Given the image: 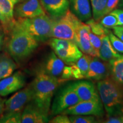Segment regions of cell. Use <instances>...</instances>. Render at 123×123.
<instances>
[{
  "label": "cell",
  "instance_id": "cell-1",
  "mask_svg": "<svg viewBox=\"0 0 123 123\" xmlns=\"http://www.w3.org/2000/svg\"><path fill=\"white\" fill-rule=\"evenodd\" d=\"M8 34L7 51L17 62L26 59L37 49L38 41L17 24L15 20Z\"/></svg>",
  "mask_w": 123,
  "mask_h": 123
},
{
  "label": "cell",
  "instance_id": "cell-2",
  "mask_svg": "<svg viewBox=\"0 0 123 123\" xmlns=\"http://www.w3.org/2000/svg\"><path fill=\"white\" fill-rule=\"evenodd\" d=\"M59 84L58 78L37 71L36 76L30 85L33 91L31 101L47 115L52 98Z\"/></svg>",
  "mask_w": 123,
  "mask_h": 123
},
{
  "label": "cell",
  "instance_id": "cell-3",
  "mask_svg": "<svg viewBox=\"0 0 123 123\" xmlns=\"http://www.w3.org/2000/svg\"><path fill=\"white\" fill-rule=\"evenodd\" d=\"M97 89L108 116L123 113V86L110 76L98 81Z\"/></svg>",
  "mask_w": 123,
  "mask_h": 123
},
{
  "label": "cell",
  "instance_id": "cell-4",
  "mask_svg": "<svg viewBox=\"0 0 123 123\" xmlns=\"http://www.w3.org/2000/svg\"><path fill=\"white\" fill-rule=\"evenodd\" d=\"M15 22L38 42H46L52 37L53 20L46 14L17 18Z\"/></svg>",
  "mask_w": 123,
  "mask_h": 123
},
{
  "label": "cell",
  "instance_id": "cell-5",
  "mask_svg": "<svg viewBox=\"0 0 123 123\" xmlns=\"http://www.w3.org/2000/svg\"><path fill=\"white\" fill-rule=\"evenodd\" d=\"M80 21L68 9L63 15L53 20L51 37L74 42L76 29Z\"/></svg>",
  "mask_w": 123,
  "mask_h": 123
},
{
  "label": "cell",
  "instance_id": "cell-6",
  "mask_svg": "<svg viewBox=\"0 0 123 123\" xmlns=\"http://www.w3.org/2000/svg\"><path fill=\"white\" fill-rule=\"evenodd\" d=\"M49 44L55 54L68 65L76 63L83 55L76 43L70 40L52 37L49 39Z\"/></svg>",
  "mask_w": 123,
  "mask_h": 123
},
{
  "label": "cell",
  "instance_id": "cell-7",
  "mask_svg": "<svg viewBox=\"0 0 123 123\" xmlns=\"http://www.w3.org/2000/svg\"><path fill=\"white\" fill-rule=\"evenodd\" d=\"M79 101L80 100L79 96L68 84L61 89L55 96L51 105V114H60Z\"/></svg>",
  "mask_w": 123,
  "mask_h": 123
},
{
  "label": "cell",
  "instance_id": "cell-8",
  "mask_svg": "<svg viewBox=\"0 0 123 123\" xmlns=\"http://www.w3.org/2000/svg\"><path fill=\"white\" fill-rule=\"evenodd\" d=\"M103 104L101 100L80 101L75 105L69 107L62 112L63 114L70 115H92L102 117L104 115Z\"/></svg>",
  "mask_w": 123,
  "mask_h": 123
},
{
  "label": "cell",
  "instance_id": "cell-9",
  "mask_svg": "<svg viewBox=\"0 0 123 123\" xmlns=\"http://www.w3.org/2000/svg\"><path fill=\"white\" fill-rule=\"evenodd\" d=\"M33 99V91L30 86L16 92L6 100L4 113L22 112L26 105Z\"/></svg>",
  "mask_w": 123,
  "mask_h": 123
},
{
  "label": "cell",
  "instance_id": "cell-10",
  "mask_svg": "<svg viewBox=\"0 0 123 123\" xmlns=\"http://www.w3.org/2000/svg\"><path fill=\"white\" fill-rule=\"evenodd\" d=\"M14 14L17 18H32L46 14L39 0H21L14 5Z\"/></svg>",
  "mask_w": 123,
  "mask_h": 123
},
{
  "label": "cell",
  "instance_id": "cell-11",
  "mask_svg": "<svg viewBox=\"0 0 123 123\" xmlns=\"http://www.w3.org/2000/svg\"><path fill=\"white\" fill-rule=\"evenodd\" d=\"M90 31L91 29L88 25L80 21L76 29L74 42L82 53L95 57L97 55L91 44L89 38Z\"/></svg>",
  "mask_w": 123,
  "mask_h": 123
},
{
  "label": "cell",
  "instance_id": "cell-12",
  "mask_svg": "<svg viewBox=\"0 0 123 123\" xmlns=\"http://www.w3.org/2000/svg\"><path fill=\"white\" fill-rule=\"evenodd\" d=\"M25 77L21 71L0 80V96H6L19 90L25 84Z\"/></svg>",
  "mask_w": 123,
  "mask_h": 123
},
{
  "label": "cell",
  "instance_id": "cell-13",
  "mask_svg": "<svg viewBox=\"0 0 123 123\" xmlns=\"http://www.w3.org/2000/svg\"><path fill=\"white\" fill-rule=\"evenodd\" d=\"M69 85L76 92L80 101L100 100L99 92L95 84L88 80H80Z\"/></svg>",
  "mask_w": 123,
  "mask_h": 123
},
{
  "label": "cell",
  "instance_id": "cell-14",
  "mask_svg": "<svg viewBox=\"0 0 123 123\" xmlns=\"http://www.w3.org/2000/svg\"><path fill=\"white\" fill-rule=\"evenodd\" d=\"M64 66V63L63 61L55 54L54 52L52 51L42 62L38 71L59 79Z\"/></svg>",
  "mask_w": 123,
  "mask_h": 123
},
{
  "label": "cell",
  "instance_id": "cell-15",
  "mask_svg": "<svg viewBox=\"0 0 123 123\" xmlns=\"http://www.w3.org/2000/svg\"><path fill=\"white\" fill-rule=\"evenodd\" d=\"M110 76V65L109 62L104 61L97 56H92L85 79L99 81Z\"/></svg>",
  "mask_w": 123,
  "mask_h": 123
},
{
  "label": "cell",
  "instance_id": "cell-16",
  "mask_svg": "<svg viewBox=\"0 0 123 123\" xmlns=\"http://www.w3.org/2000/svg\"><path fill=\"white\" fill-rule=\"evenodd\" d=\"M49 115L43 111L32 101L24 108L22 112L21 123H44L49 122Z\"/></svg>",
  "mask_w": 123,
  "mask_h": 123
},
{
  "label": "cell",
  "instance_id": "cell-17",
  "mask_svg": "<svg viewBox=\"0 0 123 123\" xmlns=\"http://www.w3.org/2000/svg\"><path fill=\"white\" fill-rule=\"evenodd\" d=\"M44 10L56 19L63 15L70 7L69 0H39Z\"/></svg>",
  "mask_w": 123,
  "mask_h": 123
},
{
  "label": "cell",
  "instance_id": "cell-18",
  "mask_svg": "<svg viewBox=\"0 0 123 123\" xmlns=\"http://www.w3.org/2000/svg\"><path fill=\"white\" fill-rule=\"evenodd\" d=\"M71 11L81 21L86 22L92 17L90 0H69Z\"/></svg>",
  "mask_w": 123,
  "mask_h": 123
},
{
  "label": "cell",
  "instance_id": "cell-19",
  "mask_svg": "<svg viewBox=\"0 0 123 123\" xmlns=\"http://www.w3.org/2000/svg\"><path fill=\"white\" fill-rule=\"evenodd\" d=\"M101 44L99 50V57L104 61L110 62L112 59L118 58L121 54L115 50L111 42L108 35L101 37Z\"/></svg>",
  "mask_w": 123,
  "mask_h": 123
},
{
  "label": "cell",
  "instance_id": "cell-20",
  "mask_svg": "<svg viewBox=\"0 0 123 123\" xmlns=\"http://www.w3.org/2000/svg\"><path fill=\"white\" fill-rule=\"evenodd\" d=\"M16 68L17 64L8 53H0V80L11 75Z\"/></svg>",
  "mask_w": 123,
  "mask_h": 123
},
{
  "label": "cell",
  "instance_id": "cell-21",
  "mask_svg": "<svg viewBox=\"0 0 123 123\" xmlns=\"http://www.w3.org/2000/svg\"><path fill=\"white\" fill-rule=\"evenodd\" d=\"M109 63L111 78L123 86V55L112 59Z\"/></svg>",
  "mask_w": 123,
  "mask_h": 123
},
{
  "label": "cell",
  "instance_id": "cell-22",
  "mask_svg": "<svg viewBox=\"0 0 123 123\" xmlns=\"http://www.w3.org/2000/svg\"><path fill=\"white\" fill-rule=\"evenodd\" d=\"M108 0H90L93 19L99 21L104 16V10Z\"/></svg>",
  "mask_w": 123,
  "mask_h": 123
},
{
  "label": "cell",
  "instance_id": "cell-23",
  "mask_svg": "<svg viewBox=\"0 0 123 123\" xmlns=\"http://www.w3.org/2000/svg\"><path fill=\"white\" fill-rule=\"evenodd\" d=\"M14 4L12 0H0V9L7 21L11 24L14 22Z\"/></svg>",
  "mask_w": 123,
  "mask_h": 123
},
{
  "label": "cell",
  "instance_id": "cell-24",
  "mask_svg": "<svg viewBox=\"0 0 123 123\" xmlns=\"http://www.w3.org/2000/svg\"><path fill=\"white\" fill-rule=\"evenodd\" d=\"M86 24L88 25L90 27L91 31L95 35L98 36L103 37V35H108L109 32V29L105 28L100 23L99 21H95L94 19L91 18L86 22Z\"/></svg>",
  "mask_w": 123,
  "mask_h": 123
},
{
  "label": "cell",
  "instance_id": "cell-25",
  "mask_svg": "<svg viewBox=\"0 0 123 123\" xmlns=\"http://www.w3.org/2000/svg\"><path fill=\"white\" fill-rule=\"evenodd\" d=\"M92 56L91 55L87 54H83L76 62V66L78 68L80 69L81 74L84 77V79L86 78V75L88 73L89 67L91 61Z\"/></svg>",
  "mask_w": 123,
  "mask_h": 123
},
{
  "label": "cell",
  "instance_id": "cell-26",
  "mask_svg": "<svg viewBox=\"0 0 123 123\" xmlns=\"http://www.w3.org/2000/svg\"><path fill=\"white\" fill-rule=\"evenodd\" d=\"M21 118L22 112L4 113L0 117V123H20Z\"/></svg>",
  "mask_w": 123,
  "mask_h": 123
},
{
  "label": "cell",
  "instance_id": "cell-27",
  "mask_svg": "<svg viewBox=\"0 0 123 123\" xmlns=\"http://www.w3.org/2000/svg\"><path fill=\"white\" fill-rule=\"evenodd\" d=\"M69 119L72 123H98L95 116L92 115H70Z\"/></svg>",
  "mask_w": 123,
  "mask_h": 123
},
{
  "label": "cell",
  "instance_id": "cell-28",
  "mask_svg": "<svg viewBox=\"0 0 123 123\" xmlns=\"http://www.w3.org/2000/svg\"><path fill=\"white\" fill-rule=\"evenodd\" d=\"M100 23L107 29H112L113 27L119 26V22L116 17L113 15L108 14L100 20Z\"/></svg>",
  "mask_w": 123,
  "mask_h": 123
},
{
  "label": "cell",
  "instance_id": "cell-29",
  "mask_svg": "<svg viewBox=\"0 0 123 123\" xmlns=\"http://www.w3.org/2000/svg\"><path fill=\"white\" fill-rule=\"evenodd\" d=\"M109 38H110L111 42L114 47V49L116 50L118 53L123 54V42L121 40L119 39V38L117 37L113 32L111 30H109L108 34Z\"/></svg>",
  "mask_w": 123,
  "mask_h": 123
},
{
  "label": "cell",
  "instance_id": "cell-30",
  "mask_svg": "<svg viewBox=\"0 0 123 123\" xmlns=\"http://www.w3.org/2000/svg\"><path fill=\"white\" fill-rule=\"evenodd\" d=\"M89 38L91 44L96 54L97 57H99V50L101 44V37L90 31L89 33Z\"/></svg>",
  "mask_w": 123,
  "mask_h": 123
},
{
  "label": "cell",
  "instance_id": "cell-31",
  "mask_svg": "<svg viewBox=\"0 0 123 123\" xmlns=\"http://www.w3.org/2000/svg\"><path fill=\"white\" fill-rule=\"evenodd\" d=\"M58 79H59V83L61 81H64L68 80L70 79H73V76H72L71 70V66H64L61 76L59 77Z\"/></svg>",
  "mask_w": 123,
  "mask_h": 123
},
{
  "label": "cell",
  "instance_id": "cell-32",
  "mask_svg": "<svg viewBox=\"0 0 123 123\" xmlns=\"http://www.w3.org/2000/svg\"><path fill=\"white\" fill-rule=\"evenodd\" d=\"M119 2L120 0H108L104 10V15L108 14L113 10L116 9L119 5Z\"/></svg>",
  "mask_w": 123,
  "mask_h": 123
},
{
  "label": "cell",
  "instance_id": "cell-33",
  "mask_svg": "<svg viewBox=\"0 0 123 123\" xmlns=\"http://www.w3.org/2000/svg\"><path fill=\"white\" fill-rule=\"evenodd\" d=\"M54 117L49 121V122L51 123H70V120L68 115L60 113L56 115Z\"/></svg>",
  "mask_w": 123,
  "mask_h": 123
},
{
  "label": "cell",
  "instance_id": "cell-34",
  "mask_svg": "<svg viewBox=\"0 0 123 123\" xmlns=\"http://www.w3.org/2000/svg\"><path fill=\"white\" fill-rule=\"evenodd\" d=\"M105 123H123V113L111 115L107 117L104 121Z\"/></svg>",
  "mask_w": 123,
  "mask_h": 123
},
{
  "label": "cell",
  "instance_id": "cell-35",
  "mask_svg": "<svg viewBox=\"0 0 123 123\" xmlns=\"http://www.w3.org/2000/svg\"><path fill=\"white\" fill-rule=\"evenodd\" d=\"M71 70L72 76L73 79L81 80L84 79V77L81 74L80 69L78 68L76 64H72L71 66Z\"/></svg>",
  "mask_w": 123,
  "mask_h": 123
},
{
  "label": "cell",
  "instance_id": "cell-36",
  "mask_svg": "<svg viewBox=\"0 0 123 123\" xmlns=\"http://www.w3.org/2000/svg\"><path fill=\"white\" fill-rule=\"evenodd\" d=\"M110 14L116 17L119 22V26L123 25V9H116Z\"/></svg>",
  "mask_w": 123,
  "mask_h": 123
},
{
  "label": "cell",
  "instance_id": "cell-37",
  "mask_svg": "<svg viewBox=\"0 0 123 123\" xmlns=\"http://www.w3.org/2000/svg\"><path fill=\"white\" fill-rule=\"evenodd\" d=\"M113 34L123 42V25L117 26L112 28Z\"/></svg>",
  "mask_w": 123,
  "mask_h": 123
},
{
  "label": "cell",
  "instance_id": "cell-38",
  "mask_svg": "<svg viewBox=\"0 0 123 123\" xmlns=\"http://www.w3.org/2000/svg\"><path fill=\"white\" fill-rule=\"evenodd\" d=\"M6 99H3L0 96V117L3 115L5 109V103Z\"/></svg>",
  "mask_w": 123,
  "mask_h": 123
},
{
  "label": "cell",
  "instance_id": "cell-39",
  "mask_svg": "<svg viewBox=\"0 0 123 123\" xmlns=\"http://www.w3.org/2000/svg\"><path fill=\"white\" fill-rule=\"evenodd\" d=\"M3 43H4V34L1 32V30H0V50L2 49Z\"/></svg>",
  "mask_w": 123,
  "mask_h": 123
},
{
  "label": "cell",
  "instance_id": "cell-40",
  "mask_svg": "<svg viewBox=\"0 0 123 123\" xmlns=\"http://www.w3.org/2000/svg\"><path fill=\"white\" fill-rule=\"evenodd\" d=\"M118 6L120 7V9H123V0H120V2Z\"/></svg>",
  "mask_w": 123,
  "mask_h": 123
},
{
  "label": "cell",
  "instance_id": "cell-41",
  "mask_svg": "<svg viewBox=\"0 0 123 123\" xmlns=\"http://www.w3.org/2000/svg\"><path fill=\"white\" fill-rule=\"evenodd\" d=\"M21 1V0H12V1L13 2V4L14 5L16 4V3H17L18 1Z\"/></svg>",
  "mask_w": 123,
  "mask_h": 123
}]
</instances>
